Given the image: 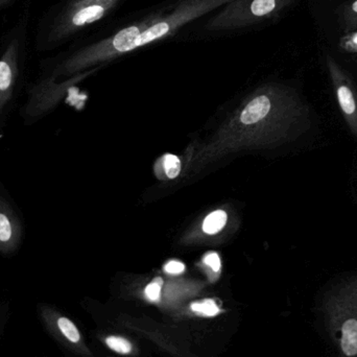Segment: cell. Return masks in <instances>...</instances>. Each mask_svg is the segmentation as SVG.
<instances>
[{
    "label": "cell",
    "instance_id": "52a82bcc",
    "mask_svg": "<svg viewBox=\"0 0 357 357\" xmlns=\"http://www.w3.org/2000/svg\"><path fill=\"white\" fill-rule=\"evenodd\" d=\"M327 70L333 89L337 94L340 110L349 128L350 132L357 137V89L351 77L342 68L341 65L327 56Z\"/></svg>",
    "mask_w": 357,
    "mask_h": 357
},
{
    "label": "cell",
    "instance_id": "6da1fadb",
    "mask_svg": "<svg viewBox=\"0 0 357 357\" xmlns=\"http://www.w3.org/2000/svg\"><path fill=\"white\" fill-rule=\"evenodd\" d=\"M230 1L232 0H181L177 6L162 10L160 15L148 17L123 27L113 35L75 52L52 69L50 75L56 79L61 75H71L96 63L165 39L183 25L222 8Z\"/></svg>",
    "mask_w": 357,
    "mask_h": 357
},
{
    "label": "cell",
    "instance_id": "9a60e30c",
    "mask_svg": "<svg viewBox=\"0 0 357 357\" xmlns=\"http://www.w3.org/2000/svg\"><path fill=\"white\" fill-rule=\"evenodd\" d=\"M339 48L347 54H357V29L348 31L340 38Z\"/></svg>",
    "mask_w": 357,
    "mask_h": 357
},
{
    "label": "cell",
    "instance_id": "3957f363",
    "mask_svg": "<svg viewBox=\"0 0 357 357\" xmlns=\"http://www.w3.org/2000/svg\"><path fill=\"white\" fill-rule=\"evenodd\" d=\"M121 0H73L56 18L48 42H58L98 22L119 6Z\"/></svg>",
    "mask_w": 357,
    "mask_h": 357
},
{
    "label": "cell",
    "instance_id": "ffe728a7",
    "mask_svg": "<svg viewBox=\"0 0 357 357\" xmlns=\"http://www.w3.org/2000/svg\"><path fill=\"white\" fill-rule=\"evenodd\" d=\"M8 1H10V0H0V8H1L2 6H4V4Z\"/></svg>",
    "mask_w": 357,
    "mask_h": 357
},
{
    "label": "cell",
    "instance_id": "9c48e42d",
    "mask_svg": "<svg viewBox=\"0 0 357 357\" xmlns=\"http://www.w3.org/2000/svg\"><path fill=\"white\" fill-rule=\"evenodd\" d=\"M273 108L272 98L270 96H257L254 98L241 113V121L245 125H253L264 121L271 113Z\"/></svg>",
    "mask_w": 357,
    "mask_h": 357
},
{
    "label": "cell",
    "instance_id": "e0dca14e",
    "mask_svg": "<svg viewBox=\"0 0 357 357\" xmlns=\"http://www.w3.org/2000/svg\"><path fill=\"white\" fill-rule=\"evenodd\" d=\"M163 281L162 279L156 278L153 282L146 287V296L148 298L149 301L151 302H158L160 299L161 287H162Z\"/></svg>",
    "mask_w": 357,
    "mask_h": 357
},
{
    "label": "cell",
    "instance_id": "5b68a950",
    "mask_svg": "<svg viewBox=\"0 0 357 357\" xmlns=\"http://www.w3.org/2000/svg\"><path fill=\"white\" fill-rule=\"evenodd\" d=\"M54 79L48 75L29 88L26 102L19 112L25 126L41 121L58 104L68 84H58Z\"/></svg>",
    "mask_w": 357,
    "mask_h": 357
},
{
    "label": "cell",
    "instance_id": "8992f818",
    "mask_svg": "<svg viewBox=\"0 0 357 357\" xmlns=\"http://www.w3.org/2000/svg\"><path fill=\"white\" fill-rule=\"evenodd\" d=\"M19 75V44L13 40L0 56V139L12 113Z\"/></svg>",
    "mask_w": 357,
    "mask_h": 357
},
{
    "label": "cell",
    "instance_id": "d6986e66",
    "mask_svg": "<svg viewBox=\"0 0 357 357\" xmlns=\"http://www.w3.org/2000/svg\"><path fill=\"white\" fill-rule=\"evenodd\" d=\"M184 264H183L182 262L177 261V260L167 262L165 266V272L169 273V274L178 275L184 272Z\"/></svg>",
    "mask_w": 357,
    "mask_h": 357
},
{
    "label": "cell",
    "instance_id": "277c9868",
    "mask_svg": "<svg viewBox=\"0 0 357 357\" xmlns=\"http://www.w3.org/2000/svg\"><path fill=\"white\" fill-rule=\"evenodd\" d=\"M24 239V218L0 181V256L10 258L16 255Z\"/></svg>",
    "mask_w": 357,
    "mask_h": 357
},
{
    "label": "cell",
    "instance_id": "2e32d148",
    "mask_svg": "<svg viewBox=\"0 0 357 357\" xmlns=\"http://www.w3.org/2000/svg\"><path fill=\"white\" fill-rule=\"evenodd\" d=\"M165 173L169 178H177L181 171V162L175 155L167 154L163 158Z\"/></svg>",
    "mask_w": 357,
    "mask_h": 357
},
{
    "label": "cell",
    "instance_id": "8fae6325",
    "mask_svg": "<svg viewBox=\"0 0 357 357\" xmlns=\"http://www.w3.org/2000/svg\"><path fill=\"white\" fill-rule=\"evenodd\" d=\"M227 222L226 212L222 210L212 212L204 220L203 230L207 234H215L220 232Z\"/></svg>",
    "mask_w": 357,
    "mask_h": 357
},
{
    "label": "cell",
    "instance_id": "30bf717a",
    "mask_svg": "<svg viewBox=\"0 0 357 357\" xmlns=\"http://www.w3.org/2000/svg\"><path fill=\"white\" fill-rule=\"evenodd\" d=\"M341 348L347 357L357 356V319H347L342 326Z\"/></svg>",
    "mask_w": 357,
    "mask_h": 357
},
{
    "label": "cell",
    "instance_id": "ba28073f",
    "mask_svg": "<svg viewBox=\"0 0 357 357\" xmlns=\"http://www.w3.org/2000/svg\"><path fill=\"white\" fill-rule=\"evenodd\" d=\"M38 312L44 327L54 337H59L61 341L66 342L70 345H79L82 342L81 333L70 319L59 314L54 308L45 304L38 306Z\"/></svg>",
    "mask_w": 357,
    "mask_h": 357
},
{
    "label": "cell",
    "instance_id": "ac0fdd59",
    "mask_svg": "<svg viewBox=\"0 0 357 357\" xmlns=\"http://www.w3.org/2000/svg\"><path fill=\"white\" fill-rule=\"evenodd\" d=\"M204 262H205V264H207L212 271H214V272H218V271L220 270V266H222L220 257H218V254L214 253V252L207 254V255L205 256Z\"/></svg>",
    "mask_w": 357,
    "mask_h": 357
},
{
    "label": "cell",
    "instance_id": "7a4b0ae2",
    "mask_svg": "<svg viewBox=\"0 0 357 357\" xmlns=\"http://www.w3.org/2000/svg\"><path fill=\"white\" fill-rule=\"evenodd\" d=\"M297 0H232L206 25L210 31H233L279 16Z\"/></svg>",
    "mask_w": 357,
    "mask_h": 357
},
{
    "label": "cell",
    "instance_id": "5bb4252c",
    "mask_svg": "<svg viewBox=\"0 0 357 357\" xmlns=\"http://www.w3.org/2000/svg\"><path fill=\"white\" fill-rule=\"evenodd\" d=\"M106 344L111 350L119 354H129L132 351V345L129 341L121 337L111 335L106 339Z\"/></svg>",
    "mask_w": 357,
    "mask_h": 357
},
{
    "label": "cell",
    "instance_id": "7c38bea8",
    "mask_svg": "<svg viewBox=\"0 0 357 357\" xmlns=\"http://www.w3.org/2000/svg\"><path fill=\"white\" fill-rule=\"evenodd\" d=\"M342 24L346 33L357 29V0H352L343 6Z\"/></svg>",
    "mask_w": 357,
    "mask_h": 357
},
{
    "label": "cell",
    "instance_id": "4fadbf2b",
    "mask_svg": "<svg viewBox=\"0 0 357 357\" xmlns=\"http://www.w3.org/2000/svg\"><path fill=\"white\" fill-rule=\"evenodd\" d=\"M191 310L195 314H201V316L208 317V318H212V317L218 316L220 312V307L215 301L211 299L203 300V301L193 302L190 305Z\"/></svg>",
    "mask_w": 357,
    "mask_h": 357
}]
</instances>
